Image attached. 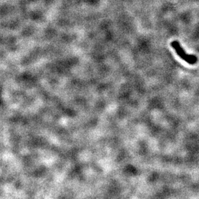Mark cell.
Listing matches in <instances>:
<instances>
[{
	"mask_svg": "<svg viewBox=\"0 0 199 199\" xmlns=\"http://www.w3.org/2000/svg\"><path fill=\"white\" fill-rule=\"evenodd\" d=\"M171 45L175 49L177 55L180 58H182L184 61L187 62L188 64L194 65L197 62V57L193 55H189V54L185 52L182 47L180 46V43L177 41H174L171 42Z\"/></svg>",
	"mask_w": 199,
	"mask_h": 199,
	"instance_id": "1",
	"label": "cell"
}]
</instances>
